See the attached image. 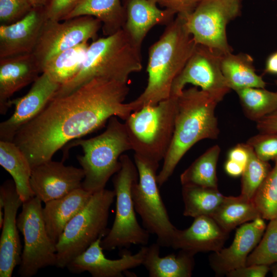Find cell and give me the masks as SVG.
Masks as SVG:
<instances>
[{
    "label": "cell",
    "instance_id": "6da1fadb",
    "mask_svg": "<svg viewBox=\"0 0 277 277\" xmlns=\"http://www.w3.org/2000/svg\"><path fill=\"white\" fill-rule=\"evenodd\" d=\"M127 83L94 78L72 92L54 97L34 119L23 126L13 142L32 168L52 160L70 142L102 127L112 116L125 121L133 112L124 101Z\"/></svg>",
    "mask_w": 277,
    "mask_h": 277
},
{
    "label": "cell",
    "instance_id": "7a4b0ae2",
    "mask_svg": "<svg viewBox=\"0 0 277 277\" xmlns=\"http://www.w3.org/2000/svg\"><path fill=\"white\" fill-rule=\"evenodd\" d=\"M197 44L188 31L184 17L180 14L166 26L159 39L149 48L144 91L129 102L133 111L155 105L171 96L175 77L182 70Z\"/></svg>",
    "mask_w": 277,
    "mask_h": 277
},
{
    "label": "cell",
    "instance_id": "3957f363",
    "mask_svg": "<svg viewBox=\"0 0 277 277\" xmlns=\"http://www.w3.org/2000/svg\"><path fill=\"white\" fill-rule=\"evenodd\" d=\"M219 103L197 87L184 89L177 96L172 140L156 176L159 186L168 180L182 157L195 144L218 137L220 129L215 111Z\"/></svg>",
    "mask_w": 277,
    "mask_h": 277
},
{
    "label": "cell",
    "instance_id": "277c9868",
    "mask_svg": "<svg viewBox=\"0 0 277 277\" xmlns=\"http://www.w3.org/2000/svg\"><path fill=\"white\" fill-rule=\"evenodd\" d=\"M142 68L141 48L122 29L89 44L79 72L53 98L67 95L94 78L127 83L129 75Z\"/></svg>",
    "mask_w": 277,
    "mask_h": 277
},
{
    "label": "cell",
    "instance_id": "5b68a950",
    "mask_svg": "<svg viewBox=\"0 0 277 277\" xmlns=\"http://www.w3.org/2000/svg\"><path fill=\"white\" fill-rule=\"evenodd\" d=\"M117 118L111 117L106 130L100 135L73 140L62 148L64 162L71 148L82 147L83 154L77 157L85 174L82 187L92 194L105 189L109 179L121 168L122 153L132 150L125 124Z\"/></svg>",
    "mask_w": 277,
    "mask_h": 277
},
{
    "label": "cell",
    "instance_id": "8992f818",
    "mask_svg": "<svg viewBox=\"0 0 277 277\" xmlns=\"http://www.w3.org/2000/svg\"><path fill=\"white\" fill-rule=\"evenodd\" d=\"M177 96L133 111L125 121L132 150L152 163L164 160L174 129Z\"/></svg>",
    "mask_w": 277,
    "mask_h": 277
},
{
    "label": "cell",
    "instance_id": "52a82bcc",
    "mask_svg": "<svg viewBox=\"0 0 277 277\" xmlns=\"http://www.w3.org/2000/svg\"><path fill=\"white\" fill-rule=\"evenodd\" d=\"M115 197L114 190L96 192L85 207L66 225L56 244V267L64 268L108 232L110 208Z\"/></svg>",
    "mask_w": 277,
    "mask_h": 277
},
{
    "label": "cell",
    "instance_id": "ba28073f",
    "mask_svg": "<svg viewBox=\"0 0 277 277\" xmlns=\"http://www.w3.org/2000/svg\"><path fill=\"white\" fill-rule=\"evenodd\" d=\"M120 161L121 168L113 179L116 197L115 219L101 241L103 250L109 251L132 244L146 246L150 234L141 226L135 215L132 196L133 186L138 179L135 164L126 154L121 155Z\"/></svg>",
    "mask_w": 277,
    "mask_h": 277
},
{
    "label": "cell",
    "instance_id": "9c48e42d",
    "mask_svg": "<svg viewBox=\"0 0 277 277\" xmlns=\"http://www.w3.org/2000/svg\"><path fill=\"white\" fill-rule=\"evenodd\" d=\"M138 179L133 185L132 196L135 211L144 228L157 237L161 247L171 246L177 228L171 222L161 196L156 180L159 164L134 155Z\"/></svg>",
    "mask_w": 277,
    "mask_h": 277
},
{
    "label": "cell",
    "instance_id": "30bf717a",
    "mask_svg": "<svg viewBox=\"0 0 277 277\" xmlns=\"http://www.w3.org/2000/svg\"><path fill=\"white\" fill-rule=\"evenodd\" d=\"M42 201L34 196L23 202L17 217L24 245L18 274L31 277L41 269L56 266V244L49 238L42 215Z\"/></svg>",
    "mask_w": 277,
    "mask_h": 277
},
{
    "label": "cell",
    "instance_id": "8fae6325",
    "mask_svg": "<svg viewBox=\"0 0 277 277\" xmlns=\"http://www.w3.org/2000/svg\"><path fill=\"white\" fill-rule=\"evenodd\" d=\"M241 8V0H203L191 13L183 16L197 44L224 55L232 52L227 25L240 14Z\"/></svg>",
    "mask_w": 277,
    "mask_h": 277
},
{
    "label": "cell",
    "instance_id": "7c38bea8",
    "mask_svg": "<svg viewBox=\"0 0 277 277\" xmlns=\"http://www.w3.org/2000/svg\"><path fill=\"white\" fill-rule=\"evenodd\" d=\"M47 19L41 30L33 54L43 68L56 54L90 39H96L102 27L94 17L81 16L63 21Z\"/></svg>",
    "mask_w": 277,
    "mask_h": 277
},
{
    "label": "cell",
    "instance_id": "4fadbf2b",
    "mask_svg": "<svg viewBox=\"0 0 277 277\" xmlns=\"http://www.w3.org/2000/svg\"><path fill=\"white\" fill-rule=\"evenodd\" d=\"M222 54L197 44L184 67L174 79L171 96L180 94L187 84H191L210 94L220 102L231 90L222 73Z\"/></svg>",
    "mask_w": 277,
    "mask_h": 277
},
{
    "label": "cell",
    "instance_id": "5bb4252c",
    "mask_svg": "<svg viewBox=\"0 0 277 277\" xmlns=\"http://www.w3.org/2000/svg\"><path fill=\"white\" fill-rule=\"evenodd\" d=\"M61 85L43 72L23 96L11 100L13 114L0 124V140L13 142L17 131L34 119L54 97Z\"/></svg>",
    "mask_w": 277,
    "mask_h": 277
},
{
    "label": "cell",
    "instance_id": "9a60e30c",
    "mask_svg": "<svg viewBox=\"0 0 277 277\" xmlns=\"http://www.w3.org/2000/svg\"><path fill=\"white\" fill-rule=\"evenodd\" d=\"M84 177L82 168L51 160L32 168L30 183L34 196L45 203L82 188Z\"/></svg>",
    "mask_w": 277,
    "mask_h": 277
},
{
    "label": "cell",
    "instance_id": "2e32d148",
    "mask_svg": "<svg viewBox=\"0 0 277 277\" xmlns=\"http://www.w3.org/2000/svg\"><path fill=\"white\" fill-rule=\"evenodd\" d=\"M103 238L100 237L72 260L66 267L69 271L73 273L87 271L93 277H122L129 269L143 265L147 246H143L134 254L125 251L120 259L111 260L107 258L103 253L101 246Z\"/></svg>",
    "mask_w": 277,
    "mask_h": 277
},
{
    "label": "cell",
    "instance_id": "e0dca14e",
    "mask_svg": "<svg viewBox=\"0 0 277 277\" xmlns=\"http://www.w3.org/2000/svg\"><path fill=\"white\" fill-rule=\"evenodd\" d=\"M4 196V221L0 238V277H11L20 264L22 246L17 224V212L23 202L13 180L6 181L0 187Z\"/></svg>",
    "mask_w": 277,
    "mask_h": 277
},
{
    "label": "cell",
    "instance_id": "ac0fdd59",
    "mask_svg": "<svg viewBox=\"0 0 277 277\" xmlns=\"http://www.w3.org/2000/svg\"><path fill=\"white\" fill-rule=\"evenodd\" d=\"M266 226L264 219L258 217L242 224L236 230L231 245L214 252L209 257V264L217 276L226 275L246 266L250 253L260 242Z\"/></svg>",
    "mask_w": 277,
    "mask_h": 277
},
{
    "label": "cell",
    "instance_id": "d6986e66",
    "mask_svg": "<svg viewBox=\"0 0 277 277\" xmlns=\"http://www.w3.org/2000/svg\"><path fill=\"white\" fill-rule=\"evenodd\" d=\"M47 19L45 8H33L10 25H0V58L33 53Z\"/></svg>",
    "mask_w": 277,
    "mask_h": 277
},
{
    "label": "cell",
    "instance_id": "ffe728a7",
    "mask_svg": "<svg viewBox=\"0 0 277 277\" xmlns=\"http://www.w3.org/2000/svg\"><path fill=\"white\" fill-rule=\"evenodd\" d=\"M43 73L33 54H24L0 58V113L9 108L11 96L33 83Z\"/></svg>",
    "mask_w": 277,
    "mask_h": 277
},
{
    "label": "cell",
    "instance_id": "44dd1931",
    "mask_svg": "<svg viewBox=\"0 0 277 277\" xmlns=\"http://www.w3.org/2000/svg\"><path fill=\"white\" fill-rule=\"evenodd\" d=\"M209 216L194 218L191 226L176 229L171 247L195 254L200 252H216L223 248L229 235Z\"/></svg>",
    "mask_w": 277,
    "mask_h": 277
},
{
    "label": "cell",
    "instance_id": "7402d4cb",
    "mask_svg": "<svg viewBox=\"0 0 277 277\" xmlns=\"http://www.w3.org/2000/svg\"><path fill=\"white\" fill-rule=\"evenodd\" d=\"M153 0H125L126 22L123 29L133 43L141 48L148 32L156 25H167L176 14L161 9Z\"/></svg>",
    "mask_w": 277,
    "mask_h": 277
},
{
    "label": "cell",
    "instance_id": "603a6c76",
    "mask_svg": "<svg viewBox=\"0 0 277 277\" xmlns=\"http://www.w3.org/2000/svg\"><path fill=\"white\" fill-rule=\"evenodd\" d=\"M91 193L80 188L45 203L42 215L48 234L55 244L69 222L89 202Z\"/></svg>",
    "mask_w": 277,
    "mask_h": 277
},
{
    "label": "cell",
    "instance_id": "cb8c5ba5",
    "mask_svg": "<svg viewBox=\"0 0 277 277\" xmlns=\"http://www.w3.org/2000/svg\"><path fill=\"white\" fill-rule=\"evenodd\" d=\"M160 246L153 243L147 247L143 265L150 277H190L194 266L193 253L180 250L164 257L160 255Z\"/></svg>",
    "mask_w": 277,
    "mask_h": 277
},
{
    "label": "cell",
    "instance_id": "d4e9b609",
    "mask_svg": "<svg viewBox=\"0 0 277 277\" xmlns=\"http://www.w3.org/2000/svg\"><path fill=\"white\" fill-rule=\"evenodd\" d=\"M85 15L101 22L105 36L123 29L126 22V11L121 0H81L64 20Z\"/></svg>",
    "mask_w": 277,
    "mask_h": 277
},
{
    "label": "cell",
    "instance_id": "484cf974",
    "mask_svg": "<svg viewBox=\"0 0 277 277\" xmlns=\"http://www.w3.org/2000/svg\"><path fill=\"white\" fill-rule=\"evenodd\" d=\"M0 165L12 177L23 202L34 196L30 183L32 167L25 153L13 142L0 140Z\"/></svg>",
    "mask_w": 277,
    "mask_h": 277
},
{
    "label": "cell",
    "instance_id": "4316f807",
    "mask_svg": "<svg viewBox=\"0 0 277 277\" xmlns=\"http://www.w3.org/2000/svg\"><path fill=\"white\" fill-rule=\"evenodd\" d=\"M222 73L231 90L235 91L247 88H265L266 84L255 72L252 57L246 53L230 52L222 55Z\"/></svg>",
    "mask_w": 277,
    "mask_h": 277
},
{
    "label": "cell",
    "instance_id": "83f0119b",
    "mask_svg": "<svg viewBox=\"0 0 277 277\" xmlns=\"http://www.w3.org/2000/svg\"><path fill=\"white\" fill-rule=\"evenodd\" d=\"M211 217L229 233L236 226L261 217L253 200L240 195L225 196Z\"/></svg>",
    "mask_w": 277,
    "mask_h": 277
},
{
    "label": "cell",
    "instance_id": "f1b7e54d",
    "mask_svg": "<svg viewBox=\"0 0 277 277\" xmlns=\"http://www.w3.org/2000/svg\"><path fill=\"white\" fill-rule=\"evenodd\" d=\"M89 45L84 42L56 54L45 64L43 72L61 86L67 84L79 72Z\"/></svg>",
    "mask_w": 277,
    "mask_h": 277
},
{
    "label": "cell",
    "instance_id": "f546056e",
    "mask_svg": "<svg viewBox=\"0 0 277 277\" xmlns=\"http://www.w3.org/2000/svg\"><path fill=\"white\" fill-rule=\"evenodd\" d=\"M182 186L183 214L186 216L194 218L203 215L211 216L225 197L217 188L196 185Z\"/></svg>",
    "mask_w": 277,
    "mask_h": 277
},
{
    "label": "cell",
    "instance_id": "4dcf8cb0",
    "mask_svg": "<svg viewBox=\"0 0 277 277\" xmlns=\"http://www.w3.org/2000/svg\"><path fill=\"white\" fill-rule=\"evenodd\" d=\"M221 148L215 145L197 158L180 175L182 186L217 188L216 166Z\"/></svg>",
    "mask_w": 277,
    "mask_h": 277
},
{
    "label": "cell",
    "instance_id": "1f68e13d",
    "mask_svg": "<svg viewBox=\"0 0 277 277\" xmlns=\"http://www.w3.org/2000/svg\"><path fill=\"white\" fill-rule=\"evenodd\" d=\"M245 116L256 122L277 110V91L262 88H247L235 91Z\"/></svg>",
    "mask_w": 277,
    "mask_h": 277
},
{
    "label": "cell",
    "instance_id": "d6a6232c",
    "mask_svg": "<svg viewBox=\"0 0 277 277\" xmlns=\"http://www.w3.org/2000/svg\"><path fill=\"white\" fill-rule=\"evenodd\" d=\"M245 144L248 158L242 174L241 195L252 200L271 169L268 162L261 160L252 148Z\"/></svg>",
    "mask_w": 277,
    "mask_h": 277
},
{
    "label": "cell",
    "instance_id": "836d02e7",
    "mask_svg": "<svg viewBox=\"0 0 277 277\" xmlns=\"http://www.w3.org/2000/svg\"><path fill=\"white\" fill-rule=\"evenodd\" d=\"M275 162L252 199L261 217L269 220L277 218V160Z\"/></svg>",
    "mask_w": 277,
    "mask_h": 277
},
{
    "label": "cell",
    "instance_id": "e575fe53",
    "mask_svg": "<svg viewBox=\"0 0 277 277\" xmlns=\"http://www.w3.org/2000/svg\"><path fill=\"white\" fill-rule=\"evenodd\" d=\"M277 263V218L270 220L259 244L248 255L246 265Z\"/></svg>",
    "mask_w": 277,
    "mask_h": 277
},
{
    "label": "cell",
    "instance_id": "d590c367",
    "mask_svg": "<svg viewBox=\"0 0 277 277\" xmlns=\"http://www.w3.org/2000/svg\"><path fill=\"white\" fill-rule=\"evenodd\" d=\"M246 143L261 160L265 162L277 160V133H259L250 137Z\"/></svg>",
    "mask_w": 277,
    "mask_h": 277
},
{
    "label": "cell",
    "instance_id": "8d00e7d4",
    "mask_svg": "<svg viewBox=\"0 0 277 277\" xmlns=\"http://www.w3.org/2000/svg\"><path fill=\"white\" fill-rule=\"evenodd\" d=\"M32 9L29 0H0V24H13L25 17Z\"/></svg>",
    "mask_w": 277,
    "mask_h": 277
},
{
    "label": "cell",
    "instance_id": "74e56055",
    "mask_svg": "<svg viewBox=\"0 0 277 277\" xmlns=\"http://www.w3.org/2000/svg\"><path fill=\"white\" fill-rule=\"evenodd\" d=\"M81 0H50L45 8L47 19L61 21L76 7Z\"/></svg>",
    "mask_w": 277,
    "mask_h": 277
},
{
    "label": "cell",
    "instance_id": "f35d334b",
    "mask_svg": "<svg viewBox=\"0 0 277 277\" xmlns=\"http://www.w3.org/2000/svg\"><path fill=\"white\" fill-rule=\"evenodd\" d=\"M157 5L176 15L186 16L191 13L203 0H153Z\"/></svg>",
    "mask_w": 277,
    "mask_h": 277
},
{
    "label": "cell",
    "instance_id": "ab89813d",
    "mask_svg": "<svg viewBox=\"0 0 277 277\" xmlns=\"http://www.w3.org/2000/svg\"><path fill=\"white\" fill-rule=\"evenodd\" d=\"M269 270L266 265H251L244 266L228 273V277H264Z\"/></svg>",
    "mask_w": 277,
    "mask_h": 277
},
{
    "label": "cell",
    "instance_id": "60d3db41",
    "mask_svg": "<svg viewBox=\"0 0 277 277\" xmlns=\"http://www.w3.org/2000/svg\"><path fill=\"white\" fill-rule=\"evenodd\" d=\"M256 123L260 133H277V110L266 115Z\"/></svg>",
    "mask_w": 277,
    "mask_h": 277
},
{
    "label": "cell",
    "instance_id": "b9f144b4",
    "mask_svg": "<svg viewBox=\"0 0 277 277\" xmlns=\"http://www.w3.org/2000/svg\"><path fill=\"white\" fill-rule=\"evenodd\" d=\"M248 158V153L245 143L237 144L229 152L228 159L245 166Z\"/></svg>",
    "mask_w": 277,
    "mask_h": 277
},
{
    "label": "cell",
    "instance_id": "7bdbcfd3",
    "mask_svg": "<svg viewBox=\"0 0 277 277\" xmlns=\"http://www.w3.org/2000/svg\"><path fill=\"white\" fill-rule=\"evenodd\" d=\"M245 166L228 159L225 165L226 172L230 176H239L242 175Z\"/></svg>",
    "mask_w": 277,
    "mask_h": 277
},
{
    "label": "cell",
    "instance_id": "ee69618b",
    "mask_svg": "<svg viewBox=\"0 0 277 277\" xmlns=\"http://www.w3.org/2000/svg\"><path fill=\"white\" fill-rule=\"evenodd\" d=\"M265 71L271 74H277V51L271 54L266 62Z\"/></svg>",
    "mask_w": 277,
    "mask_h": 277
},
{
    "label": "cell",
    "instance_id": "f6af8a7d",
    "mask_svg": "<svg viewBox=\"0 0 277 277\" xmlns=\"http://www.w3.org/2000/svg\"><path fill=\"white\" fill-rule=\"evenodd\" d=\"M32 8L34 9L44 8L50 0H29Z\"/></svg>",
    "mask_w": 277,
    "mask_h": 277
},
{
    "label": "cell",
    "instance_id": "bcb514c9",
    "mask_svg": "<svg viewBox=\"0 0 277 277\" xmlns=\"http://www.w3.org/2000/svg\"><path fill=\"white\" fill-rule=\"evenodd\" d=\"M273 276L277 277V263L271 269Z\"/></svg>",
    "mask_w": 277,
    "mask_h": 277
},
{
    "label": "cell",
    "instance_id": "7dc6e473",
    "mask_svg": "<svg viewBox=\"0 0 277 277\" xmlns=\"http://www.w3.org/2000/svg\"><path fill=\"white\" fill-rule=\"evenodd\" d=\"M276 86H277V81H276Z\"/></svg>",
    "mask_w": 277,
    "mask_h": 277
}]
</instances>
